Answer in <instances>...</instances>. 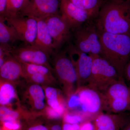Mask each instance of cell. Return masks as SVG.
I'll use <instances>...</instances> for the list:
<instances>
[{
  "label": "cell",
  "instance_id": "obj_8",
  "mask_svg": "<svg viewBox=\"0 0 130 130\" xmlns=\"http://www.w3.org/2000/svg\"><path fill=\"white\" fill-rule=\"evenodd\" d=\"M80 106L84 113L89 115H97L105 111V104L102 94L88 86L77 89Z\"/></svg>",
  "mask_w": 130,
  "mask_h": 130
},
{
  "label": "cell",
  "instance_id": "obj_33",
  "mask_svg": "<svg viewBox=\"0 0 130 130\" xmlns=\"http://www.w3.org/2000/svg\"><path fill=\"white\" fill-rule=\"evenodd\" d=\"M27 130H48L45 126L41 124H36L30 126Z\"/></svg>",
  "mask_w": 130,
  "mask_h": 130
},
{
  "label": "cell",
  "instance_id": "obj_29",
  "mask_svg": "<svg viewBox=\"0 0 130 130\" xmlns=\"http://www.w3.org/2000/svg\"><path fill=\"white\" fill-rule=\"evenodd\" d=\"M3 123L4 128L9 130H18L20 128L18 121H6Z\"/></svg>",
  "mask_w": 130,
  "mask_h": 130
},
{
  "label": "cell",
  "instance_id": "obj_12",
  "mask_svg": "<svg viewBox=\"0 0 130 130\" xmlns=\"http://www.w3.org/2000/svg\"><path fill=\"white\" fill-rule=\"evenodd\" d=\"M130 120V111L119 113L101 112L95 118V130H121Z\"/></svg>",
  "mask_w": 130,
  "mask_h": 130
},
{
  "label": "cell",
  "instance_id": "obj_36",
  "mask_svg": "<svg viewBox=\"0 0 130 130\" xmlns=\"http://www.w3.org/2000/svg\"><path fill=\"white\" fill-rule=\"evenodd\" d=\"M121 130H130V120Z\"/></svg>",
  "mask_w": 130,
  "mask_h": 130
},
{
  "label": "cell",
  "instance_id": "obj_13",
  "mask_svg": "<svg viewBox=\"0 0 130 130\" xmlns=\"http://www.w3.org/2000/svg\"><path fill=\"white\" fill-rule=\"evenodd\" d=\"M60 8L61 16L67 21L71 29H75L93 19L87 11L78 7L69 0H60Z\"/></svg>",
  "mask_w": 130,
  "mask_h": 130
},
{
  "label": "cell",
  "instance_id": "obj_24",
  "mask_svg": "<svg viewBox=\"0 0 130 130\" xmlns=\"http://www.w3.org/2000/svg\"><path fill=\"white\" fill-rule=\"evenodd\" d=\"M24 2V0H7L6 9L3 16L7 18L18 14L23 7Z\"/></svg>",
  "mask_w": 130,
  "mask_h": 130
},
{
  "label": "cell",
  "instance_id": "obj_20",
  "mask_svg": "<svg viewBox=\"0 0 130 130\" xmlns=\"http://www.w3.org/2000/svg\"><path fill=\"white\" fill-rule=\"evenodd\" d=\"M78 7L87 11L93 19L97 17L105 0H69Z\"/></svg>",
  "mask_w": 130,
  "mask_h": 130
},
{
  "label": "cell",
  "instance_id": "obj_32",
  "mask_svg": "<svg viewBox=\"0 0 130 130\" xmlns=\"http://www.w3.org/2000/svg\"><path fill=\"white\" fill-rule=\"evenodd\" d=\"M124 77L130 83V59L126 66L124 71Z\"/></svg>",
  "mask_w": 130,
  "mask_h": 130
},
{
  "label": "cell",
  "instance_id": "obj_2",
  "mask_svg": "<svg viewBox=\"0 0 130 130\" xmlns=\"http://www.w3.org/2000/svg\"><path fill=\"white\" fill-rule=\"evenodd\" d=\"M98 32L102 45L100 56L111 63L120 75L124 78V69L130 59V35Z\"/></svg>",
  "mask_w": 130,
  "mask_h": 130
},
{
  "label": "cell",
  "instance_id": "obj_30",
  "mask_svg": "<svg viewBox=\"0 0 130 130\" xmlns=\"http://www.w3.org/2000/svg\"><path fill=\"white\" fill-rule=\"evenodd\" d=\"M79 130H95L94 125L90 121H85L80 125Z\"/></svg>",
  "mask_w": 130,
  "mask_h": 130
},
{
  "label": "cell",
  "instance_id": "obj_15",
  "mask_svg": "<svg viewBox=\"0 0 130 130\" xmlns=\"http://www.w3.org/2000/svg\"><path fill=\"white\" fill-rule=\"evenodd\" d=\"M1 80L14 84L20 78H24L23 68L21 63L12 56L10 55L0 67Z\"/></svg>",
  "mask_w": 130,
  "mask_h": 130
},
{
  "label": "cell",
  "instance_id": "obj_18",
  "mask_svg": "<svg viewBox=\"0 0 130 130\" xmlns=\"http://www.w3.org/2000/svg\"><path fill=\"white\" fill-rule=\"evenodd\" d=\"M19 99L14 84L1 80L0 84V104L1 106L10 107Z\"/></svg>",
  "mask_w": 130,
  "mask_h": 130
},
{
  "label": "cell",
  "instance_id": "obj_11",
  "mask_svg": "<svg viewBox=\"0 0 130 130\" xmlns=\"http://www.w3.org/2000/svg\"><path fill=\"white\" fill-rule=\"evenodd\" d=\"M12 55L19 62L43 65L54 72V68L49 62L48 55L32 45L13 47Z\"/></svg>",
  "mask_w": 130,
  "mask_h": 130
},
{
  "label": "cell",
  "instance_id": "obj_19",
  "mask_svg": "<svg viewBox=\"0 0 130 130\" xmlns=\"http://www.w3.org/2000/svg\"><path fill=\"white\" fill-rule=\"evenodd\" d=\"M6 19L0 16V44L9 45L20 40L18 35L14 27L10 24L6 23Z\"/></svg>",
  "mask_w": 130,
  "mask_h": 130
},
{
  "label": "cell",
  "instance_id": "obj_22",
  "mask_svg": "<svg viewBox=\"0 0 130 130\" xmlns=\"http://www.w3.org/2000/svg\"><path fill=\"white\" fill-rule=\"evenodd\" d=\"M20 63L23 68L24 78L27 75L37 73L44 74L52 77H54L52 74L53 72L45 66L24 62Z\"/></svg>",
  "mask_w": 130,
  "mask_h": 130
},
{
  "label": "cell",
  "instance_id": "obj_17",
  "mask_svg": "<svg viewBox=\"0 0 130 130\" xmlns=\"http://www.w3.org/2000/svg\"><path fill=\"white\" fill-rule=\"evenodd\" d=\"M124 78L120 77L118 80L102 93L105 106L107 103L113 100H130V87L126 84Z\"/></svg>",
  "mask_w": 130,
  "mask_h": 130
},
{
  "label": "cell",
  "instance_id": "obj_25",
  "mask_svg": "<svg viewBox=\"0 0 130 130\" xmlns=\"http://www.w3.org/2000/svg\"><path fill=\"white\" fill-rule=\"evenodd\" d=\"M44 111L49 118L56 119L60 118L64 115L66 112V108L55 109L48 106L46 107Z\"/></svg>",
  "mask_w": 130,
  "mask_h": 130
},
{
  "label": "cell",
  "instance_id": "obj_7",
  "mask_svg": "<svg viewBox=\"0 0 130 130\" xmlns=\"http://www.w3.org/2000/svg\"><path fill=\"white\" fill-rule=\"evenodd\" d=\"M60 0H31L19 12V15L36 19L45 20L58 14Z\"/></svg>",
  "mask_w": 130,
  "mask_h": 130
},
{
  "label": "cell",
  "instance_id": "obj_3",
  "mask_svg": "<svg viewBox=\"0 0 130 130\" xmlns=\"http://www.w3.org/2000/svg\"><path fill=\"white\" fill-rule=\"evenodd\" d=\"M90 55L93 58V64L87 86L102 93L121 76L116 68L105 58L99 55Z\"/></svg>",
  "mask_w": 130,
  "mask_h": 130
},
{
  "label": "cell",
  "instance_id": "obj_14",
  "mask_svg": "<svg viewBox=\"0 0 130 130\" xmlns=\"http://www.w3.org/2000/svg\"><path fill=\"white\" fill-rule=\"evenodd\" d=\"M29 84L24 93V100L28 103L30 111L33 112L44 111L46 107L44 102L45 95L42 86Z\"/></svg>",
  "mask_w": 130,
  "mask_h": 130
},
{
  "label": "cell",
  "instance_id": "obj_16",
  "mask_svg": "<svg viewBox=\"0 0 130 130\" xmlns=\"http://www.w3.org/2000/svg\"><path fill=\"white\" fill-rule=\"evenodd\" d=\"M37 30L36 38L32 46L40 49L49 56L53 53V41L44 20L36 19Z\"/></svg>",
  "mask_w": 130,
  "mask_h": 130
},
{
  "label": "cell",
  "instance_id": "obj_23",
  "mask_svg": "<svg viewBox=\"0 0 130 130\" xmlns=\"http://www.w3.org/2000/svg\"><path fill=\"white\" fill-rule=\"evenodd\" d=\"M24 78L28 83L36 84L42 86H51L56 83V81L55 77L40 73L27 75Z\"/></svg>",
  "mask_w": 130,
  "mask_h": 130
},
{
  "label": "cell",
  "instance_id": "obj_10",
  "mask_svg": "<svg viewBox=\"0 0 130 130\" xmlns=\"http://www.w3.org/2000/svg\"><path fill=\"white\" fill-rule=\"evenodd\" d=\"M53 41L54 50H59L68 41L71 29L66 19L59 14L52 15L44 20Z\"/></svg>",
  "mask_w": 130,
  "mask_h": 130
},
{
  "label": "cell",
  "instance_id": "obj_35",
  "mask_svg": "<svg viewBox=\"0 0 130 130\" xmlns=\"http://www.w3.org/2000/svg\"><path fill=\"white\" fill-rule=\"evenodd\" d=\"M50 130H63L62 127L59 124H55L52 126Z\"/></svg>",
  "mask_w": 130,
  "mask_h": 130
},
{
  "label": "cell",
  "instance_id": "obj_37",
  "mask_svg": "<svg viewBox=\"0 0 130 130\" xmlns=\"http://www.w3.org/2000/svg\"><path fill=\"white\" fill-rule=\"evenodd\" d=\"M29 0H24L23 5V7H22V8H23V7H24L25 6V5H26V4H27V3H28L29 2ZM22 8H21V9H22Z\"/></svg>",
  "mask_w": 130,
  "mask_h": 130
},
{
  "label": "cell",
  "instance_id": "obj_26",
  "mask_svg": "<svg viewBox=\"0 0 130 130\" xmlns=\"http://www.w3.org/2000/svg\"><path fill=\"white\" fill-rule=\"evenodd\" d=\"M83 120V116L78 114L65 112L63 115V120L66 123L70 124H79Z\"/></svg>",
  "mask_w": 130,
  "mask_h": 130
},
{
  "label": "cell",
  "instance_id": "obj_9",
  "mask_svg": "<svg viewBox=\"0 0 130 130\" xmlns=\"http://www.w3.org/2000/svg\"><path fill=\"white\" fill-rule=\"evenodd\" d=\"M5 18L7 23L15 29L20 40L27 44L33 45L37 33V21L36 19L19 14Z\"/></svg>",
  "mask_w": 130,
  "mask_h": 130
},
{
  "label": "cell",
  "instance_id": "obj_31",
  "mask_svg": "<svg viewBox=\"0 0 130 130\" xmlns=\"http://www.w3.org/2000/svg\"><path fill=\"white\" fill-rule=\"evenodd\" d=\"M80 125L79 124H70L64 123L62 130H79Z\"/></svg>",
  "mask_w": 130,
  "mask_h": 130
},
{
  "label": "cell",
  "instance_id": "obj_27",
  "mask_svg": "<svg viewBox=\"0 0 130 130\" xmlns=\"http://www.w3.org/2000/svg\"><path fill=\"white\" fill-rule=\"evenodd\" d=\"M47 100H57L61 99L58 90L51 86H43Z\"/></svg>",
  "mask_w": 130,
  "mask_h": 130
},
{
  "label": "cell",
  "instance_id": "obj_4",
  "mask_svg": "<svg viewBox=\"0 0 130 130\" xmlns=\"http://www.w3.org/2000/svg\"><path fill=\"white\" fill-rule=\"evenodd\" d=\"M54 66V72L68 99L76 91L78 86L76 70L66 51L56 54Z\"/></svg>",
  "mask_w": 130,
  "mask_h": 130
},
{
  "label": "cell",
  "instance_id": "obj_34",
  "mask_svg": "<svg viewBox=\"0 0 130 130\" xmlns=\"http://www.w3.org/2000/svg\"><path fill=\"white\" fill-rule=\"evenodd\" d=\"M6 3L7 0H0V14L2 16L4 15Z\"/></svg>",
  "mask_w": 130,
  "mask_h": 130
},
{
  "label": "cell",
  "instance_id": "obj_6",
  "mask_svg": "<svg viewBox=\"0 0 130 130\" xmlns=\"http://www.w3.org/2000/svg\"><path fill=\"white\" fill-rule=\"evenodd\" d=\"M66 51L76 70L78 88L88 85L91 75L93 57L80 51L73 44L68 46Z\"/></svg>",
  "mask_w": 130,
  "mask_h": 130
},
{
  "label": "cell",
  "instance_id": "obj_1",
  "mask_svg": "<svg viewBox=\"0 0 130 130\" xmlns=\"http://www.w3.org/2000/svg\"><path fill=\"white\" fill-rule=\"evenodd\" d=\"M95 23L99 31L130 35V0H105Z\"/></svg>",
  "mask_w": 130,
  "mask_h": 130
},
{
  "label": "cell",
  "instance_id": "obj_21",
  "mask_svg": "<svg viewBox=\"0 0 130 130\" xmlns=\"http://www.w3.org/2000/svg\"><path fill=\"white\" fill-rule=\"evenodd\" d=\"M24 111L19 107L18 109H13L9 107L1 106L0 118L2 123L6 121H18L23 116Z\"/></svg>",
  "mask_w": 130,
  "mask_h": 130
},
{
  "label": "cell",
  "instance_id": "obj_5",
  "mask_svg": "<svg viewBox=\"0 0 130 130\" xmlns=\"http://www.w3.org/2000/svg\"><path fill=\"white\" fill-rule=\"evenodd\" d=\"M89 20L75 29L74 46L89 55H100L102 45L95 22Z\"/></svg>",
  "mask_w": 130,
  "mask_h": 130
},
{
  "label": "cell",
  "instance_id": "obj_28",
  "mask_svg": "<svg viewBox=\"0 0 130 130\" xmlns=\"http://www.w3.org/2000/svg\"><path fill=\"white\" fill-rule=\"evenodd\" d=\"M67 104L68 107L71 108L80 106L79 98L77 92L68 98Z\"/></svg>",
  "mask_w": 130,
  "mask_h": 130
}]
</instances>
